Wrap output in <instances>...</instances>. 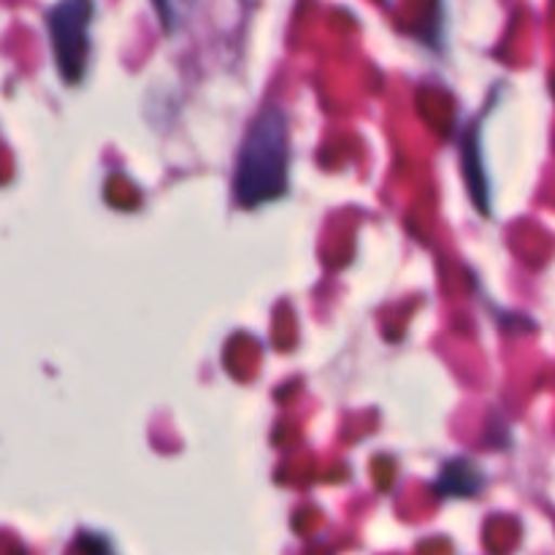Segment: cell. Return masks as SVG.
<instances>
[{
    "mask_svg": "<svg viewBox=\"0 0 555 555\" xmlns=\"http://www.w3.org/2000/svg\"><path fill=\"white\" fill-rule=\"evenodd\" d=\"M287 114L282 106H269L255 117L236 157V201L242 206H260L280 198L287 190Z\"/></svg>",
    "mask_w": 555,
    "mask_h": 555,
    "instance_id": "cell-1",
    "label": "cell"
},
{
    "mask_svg": "<svg viewBox=\"0 0 555 555\" xmlns=\"http://www.w3.org/2000/svg\"><path fill=\"white\" fill-rule=\"evenodd\" d=\"M95 14L92 0H60L49 14V36H52L54 57L65 81H79L90 57V22Z\"/></svg>",
    "mask_w": 555,
    "mask_h": 555,
    "instance_id": "cell-2",
    "label": "cell"
},
{
    "mask_svg": "<svg viewBox=\"0 0 555 555\" xmlns=\"http://www.w3.org/2000/svg\"><path fill=\"white\" fill-rule=\"evenodd\" d=\"M482 477L477 475L472 466L466 464H453L444 472L442 482H439V491L450 493V496H472V493L480 491Z\"/></svg>",
    "mask_w": 555,
    "mask_h": 555,
    "instance_id": "cell-3",
    "label": "cell"
},
{
    "mask_svg": "<svg viewBox=\"0 0 555 555\" xmlns=\"http://www.w3.org/2000/svg\"><path fill=\"white\" fill-rule=\"evenodd\" d=\"M157 5H160L163 16H166V27L171 25V0H157Z\"/></svg>",
    "mask_w": 555,
    "mask_h": 555,
    "instance_id": "cell-4",
    "label": "cell"
}]
</instances>
